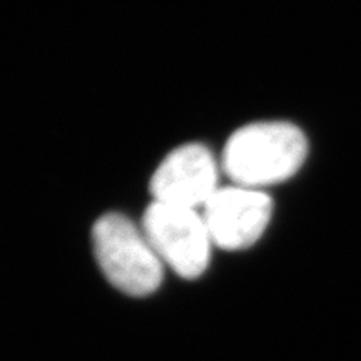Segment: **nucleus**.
<instances>
[{"instance_id": "1", "label": "nucleus", "mask_w": 361, "mask_h": 361, "mask_svg": "<svg viewBox=\"0 0 361 361\" xmlns=\"http://www.w3.org/2000/svg\"><path fill=\"white\" fill-rule=\"evenodd\" d=\"M308 154L303 130L290 123H256L238 129L223 152V169L236 186L258 189L283 183Z\"/></svg>"}, {"instance_id": "5", "label": "nucleus", "mask_w": 361, "mask_h": 361, "mask_svg": "<svg viewBox=\"0 0 361 361\" xmlns=\"http://www.w3.org/2000/svg\"><path fill=\"white\" fill-rule=\"evenodd\" d=\"M218 166L201 144H186L166 157L151 179L154 201L197 209L218 191Z\"/></svg>"}, {"instance_id": "4", "label": "nucleus", "mask_w": 361, "mask_h": 361, "mask_svg": "<svg viewBox=\"0 0 361 361\" xmlns=\"http://www.w3.org/2000/svg\"><path fill=\"white\" fill-rule=\"evenodd\" d=\"M202 207L211 241L228 251L255 245L273 213V202L268 194L243 186L218 189Z\"/></svg>"}, {"instance_id": "2", "label": "nucleus", "mask_w": 361, "mask_h": 361, "mask_svg": "<svg viewBox=\"0 0 361 361\" xmlns=\"http://www.w3.org/2000/svg\"><path fill=\"white\" fill-rule=\"evenodd\" d=\"M94 251L106 278L129 296H147L161 286L164 263L146 233L123 214L109 213L92 229Z\"/></svg>"}, {"instance_id": "3", "label": "nucleus", "mask_w": 361, "mask_h": 361, "mask_svg": "<svg viewBox=\"0 0 361 361\" xmlns=\"http://www.w3.org/2000/svg\"><path fill=\"white\" fill-rule=\"evenodd\" d=\"M142 231L162 263L180 278L196 279L206 271L213 241L196 209L154 201L144 214Z\"/></svg>"}]
</instances>
